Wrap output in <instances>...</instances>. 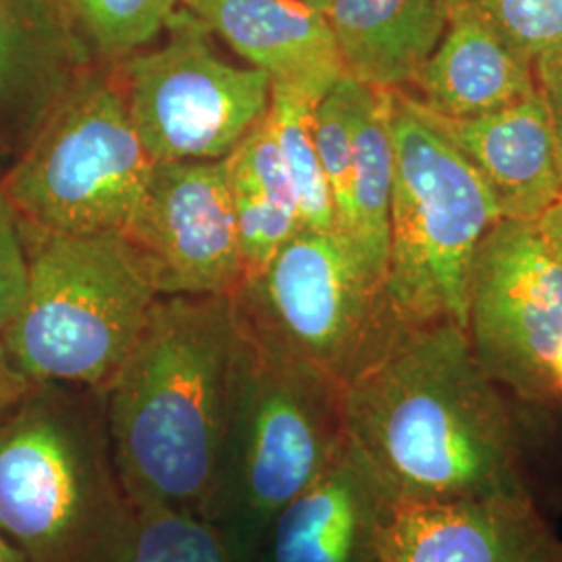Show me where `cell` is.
Masks as SVG:
<instances>
[{
  "mask_svg": "<svg viewBox=\"0 0 562 562\" xmlns=\"http://www.w3.org/2000/svg\"><path fill=\"white\" fill-rule=\"evenodd\" d=\"M236 234L244 278L257 276L302 229L301 215L232 180Z\"/></svg>",
  "mask_w": 562,
  "mask_h": 562,
  "instance_id": "25",
  "label": "cell"
},
{
  "mask_svg": "<svg viewBox=\"0 0 562 562\" xmlns=\"http://www.w3.org/2000/svg\"><path fill=\"white\" fill-rule=\"evenodd\" d=\"M552 380H554L557 396H559V401L562 402V340L561 344H559L554 362H552Z\"/></svg>",
  "mask_w": 562,
  "mask_h": 562,
  "instance_id": "31",
  "label": "cell"
},
{
  "mask_svg": "<svg viewBox=\"0 0 562 562\" xmlns=\"http://www.w3.org/2000/svg\"><path fill=\"white\" fill-rule=\"evenodd\" d=\"M467 336L490 378L525 398L561 402L552 362L562 340V271L533 222L501 220L485 234L469 280Z\"/></svg>",
  "mask_w": 562,
  "mask_h": 562,
  "instance_id": "10",
  "label": "cell"
},
{
  "mask_svg": "<svg viewBox=\"0 0 562 562\" xmlns=\"http://www.w3.org/2000/svg\"><path fill=\"white\" fill-rule=\"evenodd\" d=\"M394 183L385 290L402 327L452 322L467 331L469 280L503 220L471 162L408 90H387Z\"/></svg>",
  "mask_w": 562,
  "mask_h": 562,
  "instance_id": "5",
  "label": "cell"
},
{
  "mask_svg": "<svg viewBox=\"0 0 562 562\" xmlns=\"http://www.w3.org/2000/svg\"><path fill=\"white\" fill-rule=\"evenodd\" d=\"M0 562H30L20 546L11 542L0 529Z\"/></svg>",
  "mask_w": 562,
  "mask_h": 562,
  "instance_id": "30",
  "label": "cell"
},
{
  "mask_svg": "<svg viewBox=\"0 0 562 562\" xmlns=\"http://www.w3.org/2000/svg\"><path fill=\"white\" fill-rule=\"evenodd\" d=\"M346 436L390 503H517L562 517V404L485 373L452 322L404 327L344 387Z\"/></svg>",
  "mask_w": 562,
  "mask_h": 562,
  "instance_id": "1",
  "label": "cell"
},
{
  "mask_svg": "<svg viewBox=\"0 0 562 562\" xmlns=\"http://www.w3.org/2000/svg\"><path fill=\"white\" fill-rule=\"evenodd\" d=\"M425 109L448 120L480 117L538 90L533 63L482 21L450 13L442 41L406 88Z\"/></svg>",
  "mask_w": 562,
  "mask_h": 562,
  "instance_id": "17",
  "label": "cell"
},
{
  "mask_svg": "<svg viewBox=\"0 0 562 562\" xmlns=\"http://www.w3.org/2000/svg\"><path fill=\"white\" fill-rule=\"evenodd\" d=\"M27 278L21 222L0 186V334L20 311Z\"/></svg>",
  "mask_w": 562,
  "mask_h": 562,
  "instance_id": "26",
  "label": "cell"
},
{
  "mask_svg": "<svg viewBox=\"0 0 562 562\" xmlns=\"http://www.w3.org/2000/svg\"><path fill=\"white\" fill-rule=\"evenodd\" d=\"M302 2H308V4H313L317 9H322V11H327V4H329V0H302Z\"/></svg>",
  "mask_w": 562,
  "mask_h": 562,
  "instance_id": "32",
  "label": "cell"
},
{
  "mask_svg": "<svg viewBox=\"0 0 562 562\" xmlns=\"http://www.w3.org/2000/svg\"><path fill=\"white\" fill-rule=\"evenodd\" d=\"M450 13L482 21L531 63L562 41V0H450Z\"/></svg>",
  "mask_w": 562,
  "mask_h": 562,
  "instance_id": "24",
  "label": "cell"
},
{
  "mask_svg": "<svg viewBox=\"0 0 562 562\" xmlns=\"http://www.w3.org/2000/svg\"><path fill=\"white\" fill-rule=\"evenodd\" d=\"M94 63L60 0H0V148L9 161Z\"/></svg>",
  "mask_w": 562,
  "mask_h": 562,
  "instance_id": "14",
  "label": "cell"
},
{
  "mask_svg": "<svg viewBox=\"0 0 562 562\" xmlns=\"http://www.w3.org/2000/svg\"><path fill=\"white\" fill-rule=\"evenodd\" d=\"M394 148L387 90L361 83L352 123L350 215L338 232L378 280L387 278Z\"/></svg>",
  "mask_w": 562,
  "mask_h": 562,
  "instance_id": "19",
  "label": "cell"
},
{
  "mask_svg": "<svg viewBox=\"0 0 562 562\" xmlns=\"http://www.w3.org/2000/svg\"><path fill=\"white\" fill-rule=\"evenodd\" d=\"M153 165L127 113L115 63H94L9 161L0 186L30 227L123 232Z\"/></svg>",
  "mask_w": 562,
  "mask_h": 562,
  "instance_id": "7",
  "label": "cell"
},
{
  "mask_svg": "<svg viewBox=\"0 0 562 562\" xmlns=\"http://www.w3.org/2000/svg\"><path fill=\"white\" fill-rule=\"evenodd\" d=\"M425 113L480 173L503 220L536 222L561 199L557 140L540 90L480 117L448 120L429 109Z\"/></svg>",
  "mask_w": 562,
  "mask_h": 562,
  "instance_id": "15",
  "label": "cell"
},
{
  "mask_svg": "<svg viewBox=\"0 0 562 562\" xmlns=\"http://www.w3.org/2000/svg\"><path fill=\"white\" fill-rule=\"evenodd\" d=\"M315 104V99L299 90L273 86L267 117L296 190L302 227L315 232H334V202L313 138Z\"/></svg>",
  "mask_w": 562,
  "mask_h": 562,
  "instance_id": "20",
  "label": "cell"
},
{
  "mask_svg": "<svg viewBox=\"0 0 562 562\" xmlns=\"http://www.w3.org/2000/svg\"><path fill=\"white\" fill-rule=\"evenodd\" d=\"M121 234L159 296H222L244 280L225 159L155 162Z\"/></svg>",
  "mask_w": 562,
  "mask_h": 562,
  "instance_id": "11",
  "label": "cell"
},
{
  "mask_svg": "<svg viewBox=\"0 0 562 562\" xmlns=\"http://www.w3.org/2000/svg\"><path fill=\"white\" fill-rule=\"evenodd\" d=\"M161 42L115 63L127 113L153 162L220 161L271 106V78L225 59L211 30L186 7Z\"/></svg>",
  "mask_w": 562,
  "mask_h": 562,
  "instance_id": "9",
  "label": "cell"
},
{
  "mask_svg": "<svg viewBox=\"0 0 562 562\" xmlns=\"http://www.w3.org/2000/svg\"><path fill=\"white\" fill-rule=\"evenodd\" d=\"M21 232L27 278L2 346L30 383L101 392L161 299L140 255L121 232Z\"/></svg>",
  "mask_w": 562,
  "mask_h": 562,
  "instance_id": "4",
  "label": "cell"
},
{
  "mask_svg": "<svg viewBox=\"0 0 562 562\" xmlns=\"http://www.w3.org/2000/svg\"><path fill=\"white\" fill-rule=\"evenodd\" d=\"M7 165H9V157H7V153L0 148V178H2V173H4V169H7Z\"/></svg>",
  "mask_w": 562,
  "mask_h": 562,
  "instance_id": "33",
  "label": "cell"
},
{
  "mask_svg": "<svg viewBox=\"0 0 562 562\" xmlns=\"http://www.w3.org/2000/svg\"><path fill=\"white\" fill-rule=\"evenodd\" d=\"M136 521L99 390L32 383L0 422V529L30 562H120Z\"/></svg>",
  "mask_w": 562,
  "mask_h": 562,
  "instance_id": "3",
  "label": "cell"
},
{
  "mask_svg": "<svg viewBox=\"0 0 562 562\" xmlns=\"http://www.w3.org/2000/svg\"><path fill=\"white\" fill-rule=\"evenodd\" d=\"M361 81L344 74L313 109V138L327 181L336 232H341L350 215L352 181V123Z\"/></svg>",
  "mask_w": 562,
  "mask_h": 562,
  "instance_id": "23",
  "label": "cell"
},
{
  "mask_svg": "<svg viewBox=\"0 0 562 562\" xmlns=\"http://www.w3.org/2000/svg\"><path fill=\"white\" fill-rule=\"evenodd\" d=\"M252 346L229 294L161 296L101 390L121 482L136 508L206 517Z\"/></svg>",
  "mask_w": 562,
  "mask_h": 562,
  "instance_id": "2",
  "label": "cell"
},
{
  "mask_svg": "<svg viewBox=\"0 0 562 562\" xmlns=\"http://www.w3.org/2000/svg\"><path fill=\"white\" fill-rule=\"evenodd\" d=\"M194 18L273 86L319 101L346 74L322 9L302 0H181Z\"/></svg>",
  "mask_w": 562,
  "mask_h": 562,
  "instance_id": "16",
  "label": "cell"
},
{
  "mask_svg": "<svg viewBox=\"0 0 562 562\" xmlns=\"http://www.w3.org/2000/svg\"><path fill=\"white\" fill-rule=\"evenodd\" d=\"M97 63H120L161 36L181 0H60Z\"/></svg>",
  "mask_w": 562,
  "mask_h": 562,
  "instance_id": "21",
  "label": "cell"
},
{
  "mask_svg": "<svg viewBox=\"0 0 562 562\" xmlns=\"http://www.w3.org/2000/svg\"><path fill=\"white\" fill-rule=\"evenodd\" d=\"M30 385L32 383L27 382L15 369V364L9 359L2 340H0V422L23 398V394L30 390Z\"/></svg>",
  "mask_w": 562,
  "mask_h": 562,
  "instance_id": "28",
  "label": "cell"
},
{
  "mask_svg": "<svg viewBox=\"0 0 562 562\" xmlns=\"http://www.w3.org/2000/svg\"><path fill=\"white\" fill-rule=\"evenodd\" d=\"M533 225L542 238L546 250L562 271V196L554 204H550Z\"/></svg>",
  "mask_w": 562,
  "mask_h": 562,
  "instance_id": "29",
  "label": "cell"
},
{
  "mask_svg": "<svg viewBox=\"0 0 562 562\" xmlns=\"http://www.w3.org/2000/svg\"><path fill=\"white\" fill-rule=\"evenodd\" d=\"M348 442L344 385L301 362L252 350L250 373L206 510L241 562L265 527Z\"/></svg>",
  "mask_w": 562,
  "mask_h": 562,
  "instance_id": "8",
  "label": "cell"
},
{
  "mask_svg": "<svg viewBox=\"0 0 562 562\" xmlns=\"http://www.w3.org/2000/svg\"><path fill=\"white\" fill-rule=\"evenodd\" d=\"M255 352L301 362L344 387L401 334L385 281L334 232L304 229L229 294Z\"/></svg>",
  "mask_w": 562,
  "mask_h": 562,
  "instance_id": "6",
  "label": "cell"
},
{
  "mask_svg": "<svg viewBox=\"0 0 562 562\" xmlns=\"http://www.w3.org/2000/svg\"><path fill=\"white\" fill-rule=\"evenodd\" d=\"M536 83L552 121L562 183V41L533 60Z\"/></svg>",
  "mask_w": 562,
  "mask_h": 562,
  "instance_id": "27",
  "label": "cell"
},
{
  "mask_svg": "<svg viewBox=\"0 0 562 562\" xmlns=\"http://www.w3.org/2000/svg\"><path fill=\"white\" fill-rule=\"evenodd\" d=\"M120 562H236L213 522L176 508H136Z\"/></svg>",
  "mask_w": 562,
  "mask_h": 562,
  "instance_id": "22",
  "label": "cell"
},
{
  "mask_svg": "<svg viewBox=\"0 0 562 562\" xmlns=\"http://www.w3.org/2000/svg\"><path fill=\"white\" fill-rule=\"evenodd\" d=\"M325 15L348 76L406 90L442 41L450 0H329Z\"/></svg>",
  "mask_w": 562,
  "mask_h": 562,
  "instance_id": "18",
  "label": "cell"
},
{
  "mask_svg": "<svg viewBox=\"0 0 562 562\" xmlns=\"http://www.w3.org/2000/svg\"><path fill=\"white\" fill-rule=\"evenodd\" d=\"M378 562H562V536L517 503H390Z\"/></svg>",
  "mask_w": 562,
  "mask_h": 562,
  "instance_id": "12",
  "label": "cell"
},
{
  "mask_svg": "<svg viewBox=\"0 0 562 562\" xmlns=\"http://www.w3.org/2000/svg\"><path fill=\"white\" fill-rule=\"evenodd\" d=\"M387 506L382 485L348 440L271 519L241 562H378Z\"/></svg>",
  "mask_w": 562,
  "mask_h": 562,
  "instance_id": "13",
  "label": "cell"
}]
</instances>
